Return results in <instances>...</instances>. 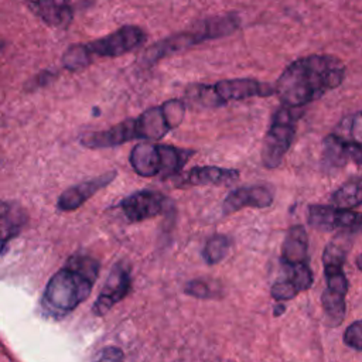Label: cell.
<instances>
[{
    "label": "cell",
    "instance_id": "cell-21",
    "mask_svg": "<svg viewBox=\"0 0 362 362\" xmlns=\"http://www.w3.org/2000/svg\"><path fill=\"white\" fill-rule=\"evenodd\" d=\"M331 205L345 209H354L362 205V175L352 177L341 184L331 194Z\"/></svg>",
    "mask_w": 362,
    "mask_h": 362
},
{
    "label": "cell",
    "instance_id": "cell-6",
    "mask_svg": "<svg viewBox=\"0 0 362 362\" xmlns=\"http://www.w3.org/2000/svg\"><path fill=\"white\" fill-rule=\"evenodd\" d=\"M194 154V150L154 141H141L132 148L129 163L133 171L140 177L160 175L163 178H168L178 175Z\"/></svg>",
    "mask_w": 362,
    "mask_h": 362
},
{
    "label": "cell",
    "instance_id": "cell-2",
    "mask_svg": "<svg viewBox=\"0 0 362 362\" xmlns=\"http://www.w3.org/2000/svg\"><path fill=\"white\" fill-rule=\"evenodd\" d=\"M185 116L181 99H168L158 106L148 107L137 117L126 119L106 130L89 132L79 141L86 148H110L132 140L156 141L178 127Z\"/></svg>",
    "mask_w": 362,
    "mask_h": 362
},
{
    "label": "cell",
    "instance_id": "cell-28",
    "mask_svg": "<svg viewBox=\"0 0 362 362\" xmlns=\"http://www.w3.org/2000/svg\"><path fill=\"white\" fill-rule=\"evenodd\" d=\"M355 264H356V267L362 272V253L356 257V260H355Z\"/></svg>",
    "mask_w": 362,
    "mask_h": 362
},
{
    "label": "cell",
    "instance_id": "cell-14",
    "mask_svg": "<svg viewBox=\"0 0 362 362\" xmlns=\"http://www.w3.org/2000/svg\"><path fill=\"white\" fill-rule=\"evenodd\" d=\"M274 201V189L266 184L247 185L232 189L222 202L223 215L238 212L243 208H269Z\"/></svg>",
    "mask_w": 362,
    "mask_h": 362
},
{
    "label": "cell",
    "instance_id": "cell-20",
    "mask_svg": "<svg viewBox=\"0 0 362 362\" xmlns=\"http://www.w3.org/2000/svg\"><path fill=\"white\" fill-rule=\"evenodd\" d=\"M239 178V171L216 165L192 167L182 174V184L187 185H222L230 184Z\"/></svg>",
    "mask_w": 362,
    "mask_h": 362
},
{
    "label": "cell",
    "instance_id": "cell-17",
    "mask_svg": "<svg viewBox=\"0 0 362 362\" xmlns=\"http://www.w3.org/2000/svg\"><path fill=\"white\" fill-rule=\"evenodd\" d=\"M25 7L52 28H68L74 20L69 0H21Z\"/></svg>",
    "mask_w": 362,
    "mask_h": 362
},
{
    "label": "cell",
    "instance_id": "cell-12",
    "mask_svg": "<svg viewBox=\"0 0 362 362\" xmlns=\"http://www.w3.org/2000/svg\"><path fill=\"white\" fill-rule=\"evenodd\" d=\"M129 222H141L165 212L168 199L154 189H140L124 197L119 204Z\"/></svg>",
    "mask_w": 362,
    "mask_h": 362
},
{
    "label": "cell",
    "instance_id": "cell-15",
    "mask_svg": "<svg viewBox=\"0 0 362 362\" xmlns=\"http://www.w3.org/2000/svg\"><path fill=\"white\" fill-rule=\"evenodd\" d=\"M116 171H107L103 173L95 178L85 180L79 184H75L61 192L57 201V208L59 211L68 212V211H75L79 206H82L90 197H93L98 191L102 188L107 187L115 178H116Z\"/></svg>",
    "mask_w": 362,
    "mask_h": 362
},
{
    "label": "cell",
    "instance_id": "cell-8",
    "mask_svg": "<svg viewBox=\"0 0 362 362\" xmlns=\"http://www.w3.org/2000/svg\"><path fill=\"white\" fill-rule=\"evenodd\" d=\"M274 93V86L253 78L222 79L212 85L198 83L187 90V98L204 107H218L229 102L249 98H267Z\"/></svg>",
    "mask_w": 362,
    "mask_h": 362
},
{
    "label": "cell",
    "instance_id": "cell-29",
    "mask_svg": "<svg viewBox=\"0 0 362 362\" xmlns=\"http://www.w3.org/2000/svg\"><path fill=\"white\" fill-rule=\"evenodd\" d=\"M1 51H3V44H0V54H1Z\"/></svg>",
    "mask_w": 362,
    "mask_h": 362
},
{
    "label": "cell",
    "instance_id": "cell-24",
    "mask_svg": "<svg viewBox=\"0 0 362 362\" xmlns=\"http://www.w3.org/2000/svg\"><path fill=\"white\" fill-rule=\"evenodd\" d=\"M184 293L187 296L201 298V300H209V298H218L221 296V291L215 283H209V280L205 279H194L185 283Z\"/></svg>",
    "mask_w": 362,
    "mask_h": 362
},
{
    "label": "cell",
    "instance_id": "cell-13",
    "mask_svg": "<svg viewBox=\"0 0 362 362\" xmlns=\"http://www.w3.org/2000/svg\"><path fill=\"white\" fill-rule=\"evenodd\" d=\"M132 288L130 270L126 264L117 263L109 273L103 288L93 303L92 313L98 317H103L110 308L122 301Z\"/></svg>",
    "mask_w": 362,
    "mask_h": 362
},
{
    "label": "cell",
    "instance_id": "cell-26",
    "mask_svg": "<svg viewBox=\"0 0 362 362\" xmlns=\"http://www.w3.org/2000/svg\"><path fill=\"white\" fill-rule=\"evenodd\" d=\"M123 351L117 346L110 345L100 349L92 362H123Z\"/></svg>",
    "mask_w": 362,
    "mask_h": 362
},
{
    "label": "cell",
    "instance_id": "cell-3",
    "mask_svg": "<svg viewBox=\"0 0 362 362\" xmlns=\"http://www.w3.org/2000/svg\"><path fill=\"white\" fill-rule=\"evenodd\" d=\"M99 262L85 253L72 255L66 263L49 279L42 298L44 315L61 320L83 303L99 276Z\"/></svg>",
    "mask_w": 362,
    "mask_h": 362
},
{
    "label": "cell",
    "instance_id": "cell-16",
    "mask_svg": "<svg viewBox=\"0 0 362 362\" xmlns=\"http://www.w3.org/2000/svg\"><path fill=\"white\" fill-rule=\"evenodd\" d=\"M348 163L362 167V147L354 144L334 132L322 140V165L328 168H341Z\"/></svg>",
    "mask_w": 362,
    "mask_h": 362
},
{
    "label": "cell",
    "instance_id": "cell-25",
    "mask_svg": "<svg viewBox=\"0 0 362 362\" xmlns=\"http://www.w3.org/2000/svg\"><path fill=\"white\" fill-rule=\"evenodd\" d=\"M344 344L355 351H362V320L349 324L342 334Z\"/></svg>",
    "mask_w": 362,
    "mask_h": 362
},
{
    "label": "cell",
    "instance_id": "cell-5",
    "mask_svg": "<svg viewBox=\"0 0 362 362\" xmlns=\"http://www.w3.org/2000/svg\"><path fill=\"white\" fill-rule=\"evenodd\" d=\"M146 41V33L137 25H123L116 31L86 44H72L62 55V65L71 72L92 64L95 57L115 58L139 48Z\"/></svg>",
    "mask_w": 362,
    "mask_h": 362
},
{
    "label": "cell",
    "instance_id": "cell-19",
    "mask_svg": "<svg viewBox=\"0 0 362 362\" xmlns=\"http://www.w3.org/2000/svg\"><path fill=\"white\" fill-rule=\"evenodd\" d=\"M310 263L308 235L303 225H293L287 229L281 243L280 264Z\"/></svg>",
    "mask_w": 362,
    "mask_h": 362
},
{
    "label": "cell",
    "instance_id": "cell-18",
    "mask_svg": "<svg viewBox=\"0 0 362 362\" xmlns=\"http://www.w3.org/2000/svg\"><path fill=\"white\" fill-rule=\"evenodd\" d=\"M28 221L25 209L14 201H0V256L8 243L21 233Z\"/></svg>",
    "mask_w": 362,
    "mask_h": 362
},
{
    "label": "cell",
    "instance_id": "cell-1",
    "mask_svg": "<svg viewBox=\"0 0 362 362\" xmlns=\"http://www.w3.org/2000/svg\"><path fill=\"white\" fill-rule=\"evenodd\" d=\"M345 78L344 62L329 54H311L288 64L276 81L274 93L281 106L303 109Z\"/></svg>",
    "mask_w": 362,
    "mask_h": 362
},
{
    "label": "cell",
    "instance_id": "cell-10",
    "mask_svg": "<svg viewBox=\"0 0 362 362\" xmlns=\"http://www.w3.org/2000/svg\"><path fill=\"white\" fill-rule=\"evenodd\" d=\"M307 222L318 230L339 233H362V212L338 208L335 205L313 204L307 208Z\"/></svg>",
    "mask_w": 362,
    "mask_h": 362
},
{
    "label": "cell",
    "instance_id": "cell-22",
    "mask_svg": "<svg viewBox=\"0 0 362 362\" xmlns=\"http://www.w3.org/2000/svg\"><path fill=\"white\" fill-rule=\"evenodd\" d=\"M230 239L226 236V235H221V233H216V235H212L204 249H202V257L205 260L206 264H216L219 262H222L226 255L229 253V249H230Z\"/></svg>",
    "mask_w": 362,
    "mask_h": 362
},
{
    "label": "cell",
    "instance_id": "cell-11",
    "mask_svg": "<svg viewBox=\"0 0 362 362\" xmlns=\"http://www.w3.org/2000/svg\"><path fill=\"white\" fill-rule=\"evenodd\" d=\"M314 283L310 263L280 264V276L270 287L272 297L279 301H288L297 294L307 291Z\"/></svg>",
    "mask_w": 362,
    "mask_h": 362
},
{
    "label": "cell",
    "instance_id": "cell-23",
    "mask_svg": "<svg viewBox=\"0 0 362 362\" xmlns=\"http://www.w3.org/2000/svg\"><path fill=\"white\" fill-rule=\"evenodd\" d=\"M339 137L362 147V110L345 117L334 130Z\"/></svg>",
    "mask_w": 362,
    "mask_h": 362
},
{
    "label": "cell",
    "instance_id": "cell-9",
    "mask_svg": "<svg viewBox=\"0 0 362 362\" xmlns=\"http://www.w3.org/2000/svg\"><path fill=\"white\" fill-rule=\"evenodd\" d=\"M303 110L298 107L280 106L270 122V126L264 134L260 158L266 168H276L281 164L286 153L288 151Z\"/></svg>",
    "mask_w": 362,
    "mask_h": 362
},
{
    "label": "cell",
    "instance_id": "cell-4",
    "mask_svg": "<svg viewBox=\"0 0 362 362\" xmlns=\"http://www.w3.org/2000/svg\"><path fill=\"white\" fill-rule=\"evenodd\" d=\"M352 245L349 233H338L327 243L321 260L325 277V290L321 294V305L331 327L342 324L346 313L348 279L344 272L346 255Z\"/></svg>",
    "mask_w": 362,
    "mask_h": 362
},
{
    "label": "cell",
    "instance_id": "cell-27",
    "mask_svg": "<svg viewBox=\"0 0 362 362\" xmlns=\"http://www.w3.org/2000/svg\"><path fill=\"white\" fill-rule=\"evenodd\" d=\"M284 311H286V305H284L283 303H279V304L274 307V310H273V315H274V317H279V315H281Z\"/></svg>",
    "mask_w": 362,
    "mask_h": 362
},
{
    "label": "cell",
    "instance_id": "cell-7",
    "mask_svg": "<svg viewBox=\"0 0 362 362\" xmlns=\"http://www.w3.org/2000/svg\"><path fill=\"white\" fill-rule=\"evenodd\" d=\"M239 27V18L236 16H216L201 20L191 27L189 30H184L171 37L163 38L161 41L151 45L144 55L146 62H156L170 54H174L180 49L189 48L202 41L219 38L232 34Z\"/></svg>",
    "mask_w": 362,
    "mask_h": 362
}]
</instances>
